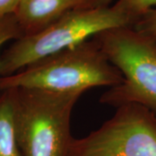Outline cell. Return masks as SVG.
<instances>
[{
    "label": "cell",
    "mask_w": 156,
    "mask_h": 156,
    "mask_svg": "<svg viewBox=\"0 0 156 156\" xmlns=\"http://www.w3.org/2000/svg\"><path fill=\"white\" fill-rule=\"evenodd\" d=\"M131 27L148 39L156 47V8L146 12Z\"/></svg>",
    "instance_id": "obj_9"
},
{
    "label": "cell",
    "mask_w": 156,
    "mask_h": 156,
    "mask_svg": "<svg viewBox=\"0 0 156 156\" xmlns=\"http://www.w3.org/2000/svg\"><path fill=\"white\" fill-rule=\"evenodd\" d=\"M115 4L128 13L133 24L146 12L156 8V0H117Z\"/></svg>",
    "instance_id": "obj_8"
},
{
    "label": "cell",
    "mask_w": 156,
    "mask_h": 156,
    "mask_svg": "<svg viewBox=\"0 0 156 156\" xmlns=\"http://www.w3.org/2000/svg\"><path fill=\"white\" fill-rule=\"evenodd\" d=\"M132 24L131 17L116 4L69 11L46 28L16 39L0 56V77L19 72L104 31Z\"/></svg>",
    "instance_id": "obj_2"
},
{
    "label": "cell",
    "mask_w": 156,
    "mask_h": 156,
    "mask_svg": "<svg viewBox=\"0 0 156 156\" xmlns=\"http://www.w3.org/2000/svg\"><path fill=\"white\" fill-rule=\"evenodd\" d=\"M122 82V73L107 58L93 37L19 72L0 77V92L11 89H30L83 95L92 88H112Z\"/></svg>",
    "instance_id": "obj_1"
},
{
    "label": "cell",
    "mask_w": 156,
    "mask_h": 156,
    "mask_svg": "<svg viewBox=\"0 0 156 156\" xmlns=\"http://www.w3.org/2000/svg\"><path fill=\"white\" fill-rule=\"evenodd\" d=\"M23 156H68L71 114L80 94L11 89Z\"/></svg>",
    "instance_id": "obj_3"
},
{
    "label": "cell",
    "mask_w": 156,
    "mask_h": 156,
    "mask_svg": "<svg viewBox=\"0 0 156 156\" xmlns=\"http://www.w3.org/2000/svg\"><path fill=\"white\" fill-rule=\"evenodd\" d=\"M101 49L123 76L121 84L100 97V102L118 108L135 103L156 112V47L131 26L96 35Z\"/></svg>",
    "instance_id": "obj_4"
},
{
    "label": "cell",
    "mask_w": 156,
    "mask_h": 156,
    "mask_svg": "<svg viewBox=\"0 0 156 156\" xmlns=\"http://www.w3.org/2000/svg\"><path fill=\"white\" fill-rule=\"evenodd\" d=\"M87 8H98L109 6L113 0H85Z\"/></svg>",
    "instance_id": "obj_12"
},
{
    "label": "cell",
    "mask_w": 156,
    "mask_h": 156,
    "mask_svg": "<svg viewBox=\"0 0 156 156\" xmlns=\"http://www.w3.org/2000/svg\"><path fill=\"white\" fill-rule=\"evenodd\" d=\"M68 156H156V112L129 103L85 137L73 138Z\"/></svg>",
    "instance_id": "obj_5"
},
{
    "label": "cell",
    "mask_w": 156,
    "mask_h": 156,
    "mask_svg": "<svg viewBox=\"0 0 156 156\" xmlns=\"http://www.w3.org/2000/svg\"><path fill=\"white\" fill-rule=\"evenodd\" d=\"M22 36V30L17 23L15 15H11L0 19V50L2 46L8 41L11 39L19 38Z\"/></svg>",
    "instance_id": "obj_10"
},
{
    "label": "cell",
    "mask_w": 156,
    "mask_h": 156,
    "mask_svg": "<svg viewBox=\"0 0 156 156\" xmlns=\"http://www.w3.org/2000/svg\"><path fill=\"white\" fill-rule=\"evenodd\" d=\"M22 0H0V19L15 15Z\"/></svg>",
    "instance_id": "obj_11"
},
{
    "label": "cell",
    "mask_w": 156,
    "mask_h": 156,
    "mask_svg": "<svg viewBox=\"0 0 156 156\" xmlns=\"http://www.w3.org/2000/svg\"><path fill=\"white\" fill-rule=\"evenodd\" d=\"M0 156H23L17 140L14 96L11 89L0 93Z\"/></svg>",
    "instance_id": "obj_7"
},
{
    "label": "cell",
    "mask_w": 156,
    "mask_h": 156,
    "mask_svg": "<svg viewBox=\"0 0 156 156\" xmlns=\"http://www.w3.org/2000/svg\"><path fill=\"white\" fill-rule=\"evenodd\" d=\"M87 8L85 0H22L15 17L23 35L46 28L69 11Z\"/></svg>",
    "instance_id": "obj_6"
}]
</instances>
